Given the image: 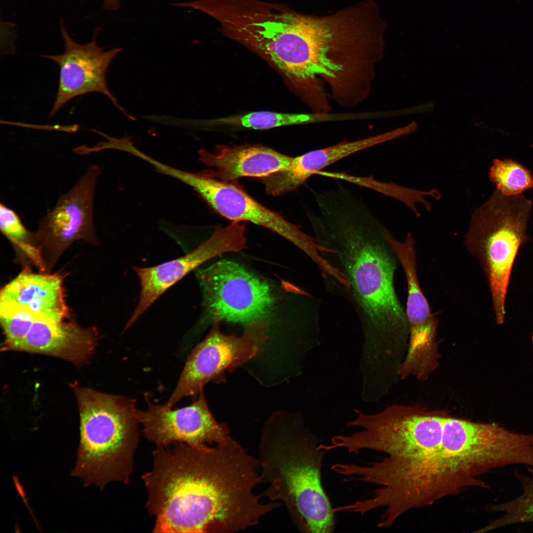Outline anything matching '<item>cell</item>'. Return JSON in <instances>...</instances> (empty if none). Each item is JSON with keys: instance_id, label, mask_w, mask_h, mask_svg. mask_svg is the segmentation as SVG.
Wrapping results in <instances>:
<instances>
[{"instance_id": "obj_5", "label": "cell", "mask_w": 533, "mask_h": 533, "mask_svg": "<svg viewBox=\"0 0 533 533\" xmlns=\"http://www.w3.org/2000/svg\"><path fill=\"white\" fill-rule=\"evenodd\" d=\"M533 202L521 194L496 189L473 213L464 237L467 250L480 263L490 288L496 324L505 321V300L520 248L529 240L527 226Z\"/></svg>"}, {"instance_id": "obj_23", "label": "cell", "mask_w": 533, "mask_h": 533, "mask_svg": "<svg viewBox=\"0 0 533 533\" xmlns=\"http://www.w3.org/2000/svg\"><path fill=\"white\" fill-rule=\"evenodd\" d=\"M489 178L496 189L506 196L519 195L533 188L531 172L511 159H494L490 168Z\"/></svg>"}, {"instance_id": "obj_20", "label": "cell", "mask_w": 533, "mask_h": 533, "mask_svg": "<svg viewBox=\"0 0 533 533\" xmlns=\"http://www.w3.org/2000/svg\"><path fill=\"white\" fill-rule=\"evenodd\" d=\"M326 118L328 117L319 114L259 111L210 120L207 123L212 125H228L254 129H266L312 123Z\"/></svg>"}, {"instance_id": "obj_8", "label": "cell", "mask_w": 533, "mask_h": 533, "mask_svg": "<svg viewBox=\"0 0 533 533\" xmlns=\"http://www.w3.org/2000/svg\"><path fill=\"white\" fill-rule=\"evenodd\" d=\"M203 306L215 321L247 324L265 320L275 297L269 285L241 265L223 260L198 270Z\"/></svg>"}, {"instance_id": "obj_13", "label": "cell", "mask_w": 533, "mask_h": 533, "mask_svg": "<svg viewBox=\"0 0 533 533\" xmlns=\"http://www.w3.org/2000/svg\"><path fill=\"white\" fill-rule=\"evenodd\" d=\"M100 167L89 166L75 185L61 196L55 206L40 220L37 242L59 252L78 239L97 241L93 203Z\"/></svg>"}, {"instance_id": "obj_4", "label": "cell", "mask_w": 533, "mask_h": 533, "mask_svg": "<svg viewBox=\"0 0 533 533\" xmlns=\"http://www.w3.org/2000/svg\"><path fill=\"white\" fill-rule=\"evenodd\" d=\"M75 391L80 440L72 475L101 489L112 482L128 484L139 441L134 400L85 387Z\"/></svg>"}, {"instance_id": "obj_19", "label": "cell", "mask_w": 533, "mask_h": 533, "mask_svg": "<svg viewBox=\"0 0 533 533\" xmlns=\"http://www.w3.org/2000/svg\"><path fill=\"white\" fill-rule=\"evenodd\" d=\"M530 473L528 475L514 471V475L522 486V494L510 501L487 505L488 512H501L502 515L476 532L485 533L507 526L533 523V472Z\"/></svg>"}, {"instance_id": "obj_21", "label": "cell", "mask_w": 533, "mask_h": 533, "mask_svg": "<svg viewBox=\"0 0 533 533\" xmlns=\"http://www.w3.org/2000/svg\"><path fill=\"white\" fill-rule=\"evenodd\" d=\"M379 143L378 137L374 135L312 150L300 155V165L304 173L310 177L331 164L356 152L377 145Z\"/></svg>"}, {"instance_id": "obj_3", "label": "cell", "mask_w": 533, "mask_h": 533, "mask_svg": "<svg viewBox=\"0 0 533 533\" xmlns=\"http://www.w3.org/2000/svg\"><path fill=\"white\" fill-rule=\"evenodd\" d=\"M300 417L283 412L265 423L258 458L261 494L280 501L291 521L305 533H330L336 528L335 513L323 487L322 463L327 451Z\"/></svg>"}, {"instance_id": "obj_16", "label": "cell", "mask_w": 533, "mask_h": 533, "mask_svg": "<svg viewBox=\"0 0 533 533\" xmlns=\"http://www.w3.org/2000/svg\"><path fill=\"white\" fill-rule=\"evenodd\" d=\"M199 160L212 168L207 172L220 180L236 182L249 177L261 179L286 169L293 157L258 145L220 146L213 152L201 150Z\"/></svg>"}, {"instance_id": "obj_7", "label": "cell", "mask_w": 533, "mask_h": 533, "mask_svg": "<svg viewBox=\"0 0 533 533\" xmlns=\"http://www.w3.org/2000/svg\"><path fill=\"white\" fill-rule=\"evenodd\" d=\"M219 324L214 321L209 334L191 352L167 407L172 408L186 397L195 399L209 382H225L226 373L260 354L268 339L266 320L246 324L241 336L224 334Z\"/></svg>"}, {"instance_id": "obj_1", "label": "cell", "mask_w": 533, "mask_h": 533, "mask_svg": "<svg viewBox=\"0 0 533 533\" xmlns=\"http://www.w3.org/2000/svg\"><path fill=\"white\" fill-rule=\"evenodd\" d=\"M156 446L142 478L154 533H234L257 525L282 505L262 503L258 458L231 437L200 447L184 442Z\"/></svg>"}, {"instance_id": "obj_25", "label": "cell", "mask_w": 533, "mask_h": 533, "mask_svg": "<svg viewBox=\"0 0 533 533\" xmlns=\"http://www.w3.org/2000/svg\"><path fill=\"white\" fill-rule=\"evenodd\" d=\"M532 343H533V334L532 335Z\"/></svg>"}, {"instance_id": "obj_10", "label": "cell", "mask_w": 533, "mask_h": 533, "mask_svg": "<svg viewBox=\"0 0 533 533\" xmlns=\"http://www.w3.org/2000/svg\"><path fill=\"white\" fill-rule=\"evenodd\" d=\"M61 33L64 41V52L58 55L42 56L52 60L59 67L58 89L49 117L75 97L90 92H99L107 96L120 111L134 120V117L119 104L107 83L108 68L122 49L115 48L105 51L97 43L96 32L89 42L79 44L70 37L62 23Z\"/></svg>"}, {"instance_id": "obj_24", "label": "cell", "mask_w": 533, "mask_h": 533, "mask_svg": "<svg viewBox=\"0 0 533 533\" xmlns=\"http://www.w3.org/2000/svg\"><path fill=\"white\" fill-rule=\"evenodd\" d=\"M120 0H104L103 8L106 10H116L119 7Z\"/></svg>"}, {"instance_id": "obj_15", "label": "cell", "mask_w": 533, "mask_h": 533, "mask_svg": "<svg viewBox=\"0 0 533 533\" xmlns=\"http://www.w3.org/2000/svg\"><path fill=\"white\" fill-rule=\"evenodd\" d=\"M98 340L94 328L37 318L26 336L7 350L42 354L81 365L90 359Z\"/></svg>"}, {"instance_id": "obj_2", "label": "cell", "mask_w": 533, "mask_h": 533, "mask_svg": "<svg viewBox=\"0 0 533 533\" xmlns=\"http://www.w3.org/2000/svg\"><path fill=\"white\" fill-rule=\"evenodd\" d=\"M308 217L322 257L348 284L344 292L367 339L399 338L409 333L406 310L395 292L398 259L388 229L346 188L321 196Z\"/></svg>"}, {"instance_id": "obj_11", "label": "cell", "mask_w": 533, "mask_h": 533, "mask_svg": "<svg viewBox=\"0 0 533 533\" xmlns=\"http://www.w3.org/2000/svg\"><path fill=\"white\" fill-rule=\"evenodd\" d=\"M245 231L244 222H231L216 229L208 239L183 257L153 266H133L141 286L140 298L124 330L131 327L164 292L200 265L225 253L245 249Z\"/></svg>"}, {"instance_id": "obj_22", "label": "cell", "mask_w": 533, "mask_h": 533, "mask_svg": "<svg viewBox=\"0 0 533 533\" xmlns=\"http://www.w3.org/2000/svg\"><path fill=\"white\" fill-rule=\"evenodd\" d=\"M0 228L7 239L38 267L42 271L45 270L41 252L35 244L37 242L35 234L27 229L16 212L3 204L0 205Z\"/></svg>"}, {"instance_id": "obj_6", "label": "cell", "mask_w": 533, "mask_h": 533, "mask_svg": "<svg viewBox=\"0 0 533 533\" xmlns=\"http://www.w3.org/2000/svg\"><path fill=\"white\" fill-rule=\"evenodd\" d=\"M347 423L362 430L333 437L322 448L329 451L343 449L358 454L362 450L383 453L392 458L417 456L437 448L442 436L445 417L424 414L405 407L391 406L374 415L358 412Z\"/></svg>"}, {"instance_id": "obj_18", "label": "cell", "mask_w": 533, "mask_h": 533, "mask_svg": "<svg viewBox=\"0 0 533 533\" xmlns=\"http://www.w3.org/2000/svg\"><path fill=\"white\" fill-rule=\"evenodd\" d=\"M320 175L364 187L394 198L407 206L417 217L420 215L418 205H422L427 211H430L431 205L427 197L437 200L441 197L440 193L435 189L421 190L406 188L393 182L379 181L372 175L361 176L344 172L325 171H321Z\"/></svg>"}, {"instance_id": "obj_12", "label": "cell", "mask_w": 533, "mask_h": 533, "mask_svg": "<svg viewBox=\"0 0 533 533\" xmlns=\"http://www.w3.org/2000/svg\"><path fill=\"white\" fill-rule=\"evenodd\" d=\"M145 437L156 446L184 442L203 447L220 444L230 437L226 423L214 418L203 391L190 406L172 410L166 405L149 403L138 412Z\"/></svg>"}, {"instance_id": "obj_14", "label": "cell", "mask_w": 533, "mask_h": 533, "mask_svg": "<svg viewBox=\"0 0 533 533\" xmlns=\"http://www.w3.org/2000/svg\"><path fill=\"white\" fill-rule=\"evenodd\" d=\"M388 238L402 267L407 282L405 310L410 337L408 350L417 356L428 355L437 347L436 338L438 323L419 284L414 237L409 232L402 241L397 240L392 234Z\"/></svg>"}, {"instance_id": "obj_17", "label": "cell", "mask_w": 533, "mask_h": 533, "mask_svg": "<svg viewBox=\"0 0 533 533\" xmlns=\"http://www.w3.org/2000/svg\"><path fill=\"white\" fill-rule=\"evenodd\" d=\"M0 306L24 309L53 323L63 322L68 314L60 276L28 271L20 273L1 290Z\"/></svg>"}, {"instance_id": "obj_9", "label": "cell", "mask_w": 533, "mask_h": 533, "mask_svg": "<svg viewBox=\"0 0 533 533\" xmlns=\"http://www.w3.org/2000/svg\"><path fill=\"white\" fill-rule=\"evenodd\" d=\"M174 177L191 187L216 213L231 222H250L285 238L305 253L315 263L322 260L323 248L303 232L251 196L236 182L225 181L207 170L191 173L176 169Z\"/></svg>"}]
</instances>
